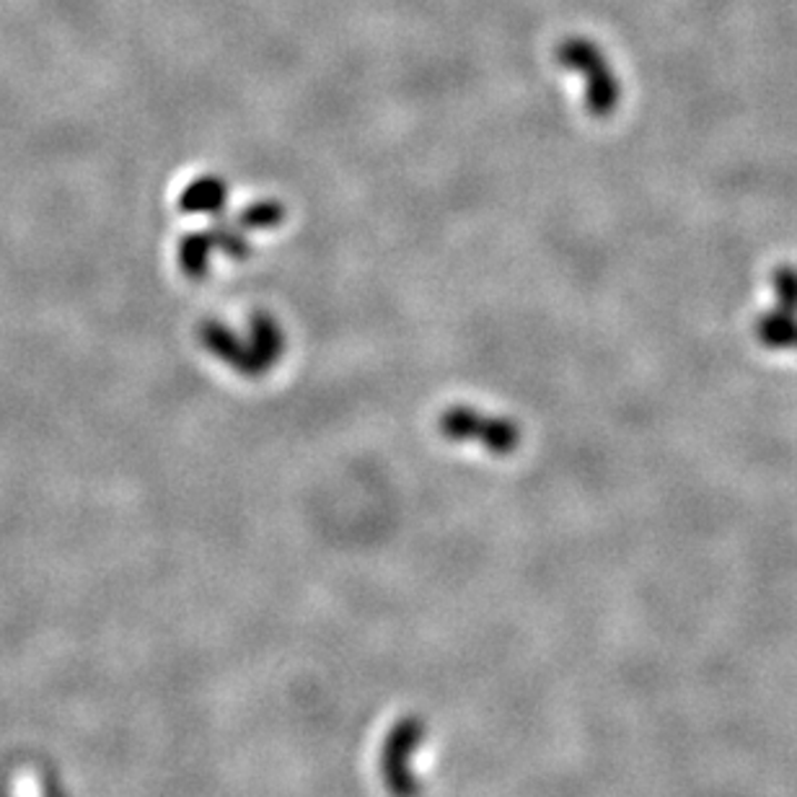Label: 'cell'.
Instances as JSON below:
<instances>
[{
  "instance_id": "cell-1",
  "label": "cell",
  "mask_w": 797,
  "mask_h": 797,
  "mask_svg": "<svg viewBox=\"0 0 797 797\" xmlns=\"http://www.w3.org/2000/svg\"><path fill=\"white\" fill-rule=\"evenodd\" d=\"M249 335L251 337H239L236 329H226L223 323H205L200 329V339L208 350L228 362L233 370H241V373H265L267 368H272L278 362L282 352V331L278 321L259 313L249 321Z\"/></svg>"
},
{
  "instance_id": "cell-2",
  "label": "cell",
  "mask_w": 797,
  "mask_h": 797,
  "mask_svg": "<svg viewBox=\"0 0 797 797\" xmlns=\"http://www.w3.org/2000/svg\"><path fill=\"white\" fill-rule=\"evenodd\" d=\"M557 60L562 62L565 68H570L578 76L586 78V107L590 114L604 120V117L617 112L621 97L617 76H614V70L609 68L606 54L598 50L590 39H565V42L557 47Z\"/></svg>"
},
{
  "instance_id": "cell-3",
  "label": "cell",
  "mask_w": 797,
  "mask_h": 797,
  "mask_svg": "<svg viewBox=\"0 0 797 797\" xmlns=\"http://www.w3.org/2000/svg\"><path fill=\"white\" fill-rule=\"evenodd\" d=\"M440 430L448 440L459 444H479L492 454H510L518 446V428L516 422L505 417H492L469 407H456L444 415Z\"/></svg>"
},
{
  "instance_id": "cell-4",
  "label": "cell",
  "mask_w": 797,
  "mask_h": 797,
  "mask_svg": "<svg viewBox=\"0 0 797 797\" xmlns=\"http://www.w3.org/2000/svg\"><path fill=\"white\" fill-rule=\"evenodd\" d=\"M216 243H218L216 239H187L185 241V247H181V265H185L187 275H192V278H200V275H205V267H208V259L212 257ZM220 249H223V255L241 257L243 251H247V243H243L239 233H231V236H226V241L220 243Z\"/></svg>"
},
{
  "instance_id": "cell-5",
  "label": "cell",
  "mask_w": 797,
  "mask_h": 797,
  "mask_svg": "<svg viewBox=\"0 0 797 797\" xmlns=\"http://www.w3.org/2000/svg\"><path fill=\"white\" fill-rule=\"evenodd\" d=\"M756 337L769 350H797V313L771 309L756 321Z\"/></svg>"
},
{
  "instance_id": "cell-6",
  "label": "cell",
  "mask_w": 797,
  "mask_h": 797,
  "mask_svg": "<svg viewBox=\"0 0 797 797\" xmlns=\"http://www.w3.org/2000/svg\"><path fill=\"white\" fill-rule=\"evenodd\" d=\"M223 185L216 179H202L197 181V185H192L187 189L185 200H181V205H185V210L189 212H210V210H218V205L223 202Z\"/></svg>"
}]
</instances>
